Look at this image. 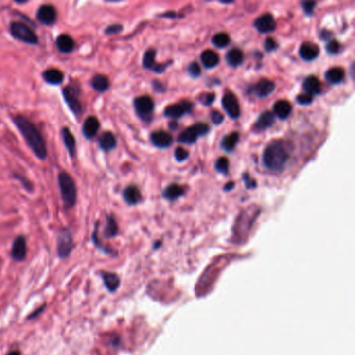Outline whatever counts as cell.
Returning <instances> with one entry per match:
<instances>
[{
    "label": "cell",
    "instance_id": "cell-1",
    "mask_svg": "<svg viewBox=\"0 0 355 355\" xmlns=\"http://www.w3.org/2000/svg\"><path fill=\"white\" fill-rule=\"evenodd\" d=\"M14 122L21 131L22 136L24 137L27 145L31 147L33 152L40 160H45L47 157V148L38 128L23 116H16L14 118Z\"/></svg>",
    "mask_w": 355,
    "mask_h": 355
},
{
    "label": "cell",
    "instance_id": "cell-2",
    "mask_svg": "<svg viewBox=\"0 0 355 355\" xmlns=\"http://www.w3.org/2000/svg\"><path fill=\"white\" fill-rule=\"evenodd\" d=\"M288 145L284 141H273L264 151L263 162L266 168L272 171L283 170L290 160Z\"/></svg>",
    "mask_w": 355,
    "mask_h": 355
},
{
    "label": "cell",
    "instance_id": "cell-3",
    "mask_svg": "<svg viewBox=\"0 0 355 355\" xmlns=\"http://www.w3.org/2000/svg\"><path fill=\"white\" fill-rule=\"evenodd\" d=\"M58 183H60L61 193L64 204L67 209L73 208L76 203V187L72 177L66 172H62L58 175Z\"/></svg>",
    "mask_w": 355,
    "mask_h": 355
},
{
    "label": "cell",
    "instance_id": "cell-4",
    "mask_svg": "<svg viewBox=\"0 0 355 355\" xmlns=\"http://www.w3.org/2000/svg\"><path fill=\"white\" fill-rule=\"evenodd\" d=\"M209 131L210 127L208 124L199 122L194 124L193 126L187 128L186 130H183L177 140H178V142L181 144L192 145L194 144L199 138H201L208 134Z\"/></svg>",
    "mask_w": 355,
    "mask_h": 355
},
{
    "label": "cell",
    "instance_id": "cell-5",
    "mask_svg": "<svg viewBox=\"0 0 355 355\" xmlns=\"http://www.w3.org/2000/svg\"><path fill=\"white\" fill-rule=\"evenodd\" d=\"M10 29H11V34L15 39L20 40L27 44H32V45L38 44V42H39L38 36L35 34V32L31 27L24 23H20V22H13V23L11 24Z\"/></svg>",
    "mask_w": 355,
    "mask_h": 355
},
{
    "label": "cell",
    "instance_id": "cell-6",
    "mask_svg": "<svg viewBox=\"0 0 355 355\" xmlns=\"http://www.w3.org/2000/svg\"><path fill=\"white\" fill-rule=\"evenodd\" d=\"M134 106L137 115L144 121H150L152 119L154 103L149 96H140L134 101Z\"/></svg>",
    "mask_w": 355,
    "mask_h": 355
},
{
    "label": "cell",
    "instance_id": "cell-7",
    "mask_svg": "<svg viewBox=\"0 0 355 355\" xmlns=\"http://www.w3.org/2000/svg\"><path fill=\"white\" fill-rule=\"evenodd\" d=\"M63 95L72 112L75 115H79L81 113V109H83L81 108V103L79 101V87L76 84L69 85L63 90Z\"/></svg>",
    "mask_w": 355,
    "mask_h": 355
},
{
    "label": "cell",
    "instance_id": "cell-8",
    "mask_svg": "<svg viewBox=\"0 0 355 355\" xmlns=\"http://www.w3.org/2000/svg\"><path fill=\"white\" fill-rule=\"evenodd\" d=\"M74 248L72 234L69 229H63L57 238V254L61 258H67Z\"/></svg>",
    "mask_w": 355,
    "mask_h": 355
},
{
    "label": "cell",
    "instance_id": "cell-9",
    "mask_svg": "<svg viewBox=\"0 0 355 355\" xmlns=\"http://www.w3.org/2000/svg\"><path fill=\"white\" fill-rule=\"evenodd\" d=\"M222 105H223V107L227 115L232 118V119H238L240 117L241 114L240 105L234 94H232L231 92L226 93L223 99H222Z\"/></svg>",
    "mask_w": 355,
    "mask_h": 355
},
{
    "label": "cell",
    "instance_id": "cell-10",
    "mask_svg": "<svg viewBox=\"0 0 355 355\" xmlns=\"http://www.w3.org/2000/svg\"><path fill=\"white\" fill-rule=\"evenodd\" d=\"M192 107H193V106L189 101L183 100L174 103V105L167 106L165 110V116L168 118H172V119H178V118H181L182 116L191 112Z\"/></svg>",
    "mask_w": 355,
    "mask_h": 355
},
{
    "label": "cell",
    "instance_id": "cell-11",
    "mask_svg": "<svg viewBox=\"0 0 355 355\" xmlns=\"http://www.w3.org/2000/svg\"><path fill=\"white\" fill-rule=\"evenodd\" d=\"M36 18L41 22L42 24L50 26L55 23L57 18V13L54 9V6L50 4H45L40 6V9L36 13Z\"/></svg>",
    "mask_w": 355,
    "mask_h": 355
},
{
    "label": "cell",
    "instance_id": "cell-12",
    "mask_svg": "<svg viewBox=\"0 0 355 355\" xmlns=\"http://www.w3.org/2000/svg\"><path fill=\"white\" fill-rule=\"evenodd\" d=\"M254 27L262 34L272 33L275 31L276 22L271 14H264L254 21Z\"/></svg>",
    "mask_w": 355,
    "mask_h": 355
},
{
    "label": "cell",
    "instance_id": "cell-13",
    "mask_svg": "<svg viewBox=\"0 0 355 355\" xmlns=\"http://www.w3.org/2000/svg\"><path fill=\"white\" fill-rule=\"evenodd\" d=\"M26 253H27V247H26L25 238L23 235L17 236V238L15 239V241L13 243L11 256L13 257V260H15V261L22 262V261L25 260Z\"/></svg>",
    "mask_w": 355,
    "mask_h": 355
},
{
    "label": "cell",
    "instance_id": "cell-14",
    "mask_svg": "<svg viewBox=\"0 0 355 355\" xmlns=\"http://www.w3.org/2000/svg\"><path fill=\"white\" fill-rule=\"evenodd\" d=\"M275 90V84L269 79H262L253 87V93L260 98L268 97Z\"/></svg>",
    "mask_w": 355,
    "mask_h": 355
},
{
    "label": "cell",
    "instance_id": "cell-15",
    "mask_svg": "<svg viewBox=\"0 0 355 355\" xmlns=\"http://www.w3.org/2000/svg\"><path fill=\"white\" fill-rule=\"evenodd\" d=\"M151 142L154 146L159 148H168L172 145L173 138L166 131L158 130L151 134Z\"/></svg>",
    "mask_w": 355,
    "mask_h": 355
},
{
    "label": "cell",
    "instance_id": "cell-16",
    "mask_svg": "<svg viewBox=\"0 0 355 355\" xmlns=\"http://www.w3.org/2000/svg\"><path fill=\"white\" fill-rule=\"evenodd\" d=\"M320 53V49L316 44L313 43H303L300 49H299V54L304 61H314L315 58L318 57Z\"/></svg>",
    "mask_w": 355,
    "mask_h": 355
},
{
    "label": "cell",
    "instance_id": "cell-17",
    "mask_svg": "<svg viewBox=\"0 0 355 355\" xmlns=\"http://www.w3.org/2000/svg\"><path fill=\"white\" fill-rule=\"evenodd\" d=\"M100 127L99 120L96 117H89L86 119L84 126H83V135L87 139H92L96 136Z\"/></svg>",
    "mask_w": 355,
    "mask_h": 355
},
{
    "label": "cell",
    "instance_id": "cell-18",
    "mask_svg": "<svg viewBox=\"0 0 355 355\" xmlns=\"http://www.w3.org/2000/svg\"><path fill=\"white\" fill-rule=\"evenodd\" d=\"M155 50L154 49H149L146 51V53L144 55V60H143V65L144 67L147 69H150L157 73H161L165 71V66L158 64L155 62Z\"/></svg>",
    "mask_w": 355,
    "mask_h": 355
},
{
    "label": "cell",
    "instance_id": "cell-19",
    "mask_svg": "<svg viewBox=\"0 0 355 355\" xmlns=\"http://www.w3.org/2000/svg\"><path fill=\"white\" fill-rule=\"evenodd\" d=\"M303 89H304L305 93L310 96L320 94L322 91L321 81L319 80V78H317L314 75L308 76L307 78H305L304 83H303Z\"/></svg>",
    "mask_w": 355,
    "mask_h": 355
},
{
    "label": "cell",
    "instance_id": "cell-20",
    "mask_svg": "<svg viewBox=\"0 0 355 355\" xmlns=\"http://www.w3.org/2000/svg\"><path fill=\"white\" fill-rule=\"evenodd\" d=\"M123 198L129 205H136L141 201L142 195L136 186H129L124 190Z\"/></svg>",
    "mask_w": 355,
    "mask_h": 355
},
{
    "label": "cell",
    "instance_id": "cell-21",
    "mask_svg": "<svg viewBox=\"0 0 355 355\" xmlns=\"http://www.w3.org/2000/svg\"><path fill=\"white\" fill-rule=\"evenodd\" d=\"M56 47L63 53H69L75 47V43L69 35H61L56 39Z\"/></svg>",
    "mask_w": 355,
    "mask_h": 355
},
{
    "label": "cell",
    "instance_id": "cell-22",
    "mask_svg": "<svg viewBox=\"0 0 355 355\" xmlns=\"http://www.w3.org/2000/svg\"><path fill=\"white\" fill-rule=\"evenodd\" d=\"M273 109H274V114L279 118V119L284 120L290 116L292 112V105L286 100H279L275 103Z\"/></svg>",
    "mask_w": 355,
    "mask_h": 355
},
{
    "label": "cell",
    "instance_id": "cell-23",
    "mask_svg": "<svg viewBox=\"0 0 355 355\" xmlns=\"http://www.w3.org/2000/svg\"><path fill=\"white\" fill-rule=\"evenodd\" d=\"M325 78L328 81L329 84L332 85H337L341 84L345 78V71L341 67H334L327 70L325 73Z\"/></svg>",
    "mask_w": 355,
    "mask_h": 355
},
{
    "label": "cell",
    "instance_id": "cell-24",
    "mask_svg": "<svg viewBox=\"0 0 355 355\" xmlns=\"http://www.w3.org/2000/svg\"><path fill=\"white\" fill-rule=\"evenodd\" d=\"M275 122V117L271 112L263 113L254 124L256 130H266L271 127Z\"/></svg>",
    "mask_w": 355,
    "mask_h": 355
},
{
    "label": "cell",
    "instance_id": "cell-25",
    "mask_svg": "<svg viewBox=\"0 0 355 355\" xmlns=\"http://www.w3.org/2000/svg\"><path fill=\"white\" fill-rule=\"evenodd\" d=\"M101 276L103 279V284H105L106 287L109 292H115L118 290V287L120 285V278L118 277L117 274L110 272H103Z\"/></svg>",
    "mask_w": 355,
    "mask_h": 355
},
{
    "label": "cell",
    "instance_id": "cell-26",
    "mask_svg": "<svg viewBox=\"0 0 355 355\" xmlns=\"http://www.w3.org/2000/svg\"><path fill=\"white\" fill-rule=\"evenodd\" d=\"M43 78L49 85H60L64 80V73L58 69H48L43 73Z\"/></svg>",
    "mask_w": 355,
    "mask_h": 355
},
{
    "label": "cell",
    "instance_id": "cell-27",
    "mask_svg": "<svg viewBox=\"0 0 355 355\" xmlns=\"http://www.w3.org/2000/svg\"><path fill=\"white\" fill-rule=\"evenodd\" d=\"M201 62H202V65L204 66L205 68L211 69V68L216 67V66L220 62V58H219V55L216 53H214L213 50L208 49V50H205L202 53Z\"/></svg>",
    "mask_w": 355,
    "mask_h": 355
},
{
    "label": "cell",
    "instance_id": "cell-28",
    "mask_svg": "<svg viewBox=\"0 0 355 355\" xmlns=\"http://www.w3.org/2000/svg\"><path fill=\"white\" fill-rule=\"evenodd\" d=\"M62 136H63V140H64V144L67 148V150L70 154L71 158H74L75 155V150H76V142L75 139H74L72 132L70 131L69 128H63L62 129Z\"/></svg>",
    "mask_w": 355,
    "mask_h": 355
},
{
    "label": "cell",
    "instance_id": "cell-29",
    "mask_svg": "<svg viewBox=\"0 0 355 355\" xmlns=\"http://www.w3.org/2000/svg\"><path fill=\"white\" fill-rule=\"evenodd\" d=\"M99 146L105 151L113 150L117 146V140L112 132L106 131L99 139Z\"/></svg>",
    "mask_w": 355,
    "mask_h": 355
},
{
    "label": "cell",
    "instance_id": "cell-30",
    "mask_svg": "<svg viewBox=\"0 0 355 355\" xmlns=\"http://www.w3.org/2000/svg\"><path fill=\"white\" fill-rule=\"evenodd\" d=\"M244 61V54L239 48H233L226 54V62L231 67H238Z\"/></svg>",
    "mask_w": 355,
    "mask_h": 355
},
{
    "label": "cell",
    "instance_id": "cell-31",
    "mask_svg": "<svg viewBox=\"0 0 355 355\" xmlns=\"http://www.w3.org/2000/svg\"><path fill=\"white\" fill-rule=\"evenodd\" d=\"M92 87L94 88V90H96L97 92L103 93L108 90L109 80L106 75H103V74H96L92 79Z\"/></svg>",
    "mask_w": 355,
    "mask_h": 355
},
{
    "label": "cell",
    "instance_id": "cell-32",
    "mask_svg": "<svg viewBox=\"0 0 355 355\" xmlns=\"http://www.w3.org/2000/svg\"><path fill=\"white\" fill-rule=\"evenodd\" d=\"M184 193L183 189L178 186V184H170L169 187H167L164 191V193H162V196H164L166 199H168V200H176V199H178L179 197H181Z\"/></svg>",
    "mask_w": 355,
    "mask_h": 355
},
{
    "label": "cell",
    "instance_id": "cell-33",
    "mask_svg": "<svg viewBox=\"0 0 355 355\" xmlns=\"http://www.w3.org/2000/svg\"><path fill=\"white\" fill-rule=\"evenodd\" d=\"M239 139H240V136H239L238 132H231V135L224 137V139L222 140L221 146L225 151L231 152L234 149L236 144H238Z\"/></svg>",
    "mask_w": 355,
    "mask_h": 355
},
{
    "label": "cell",
    "instance_id": "cell-34",
    "mask_svg": "<svg viewBox=\"0 0 355 355\" xmlns=\"http://www.w3.org/2000/svg\"><path fill=\"white\" fill-rule=\"evenodd\" d=\"M118 233V225L113 217H107L106 225L105 228V236L107 239L114 238Z\"/></svg>",
    "mask_w": 355,
    "mask_h": 355
},
{
    "label": "cell",
    "instance_id": "cell-35",
    "mask_svg": "<svg viewBox=\"0 0 355 355\" xmlns=\"http://www.w3.org/2000/svg\"><path fill=\"white\" fill-rule=\"evenodd\" d=\"M212 42L216 47L224 48L228 46L229 42H231V38H229V36L225 33H219L216 36H213Z\"/></svg>",
    "mask_w": 355,
    "mask_h": 355
},
{
    "label": "cell",
    "instance_id": "cell-36",
    "mask_svg": "<svg viewBox=\"0 0 355 355\" xmlns=\"http://www.w3.org/2000/svg\"><path fill=\"white\" fill-rule=\"evenodd\" d=\"M228 166H229V161L224 157L219 158L216 161V170L219 173L226 174L228 172Z\"/></svg>",
    "mask_w": 355,
    "mask_h": 355
},
{
    "label": "cell",
    "instance_id": "cell-37",
    "mask_svg": "<svg viewBox=\"0 0 355 355\" xmlns=\"http://www.w3.org/2000/svg\"><path fill=\"white\" fill-rule=\"evenodd\" d=\"M326 50L329 54H337L339 53V50H341V44L336 40L328 41L326 45Z\"/></svg>",
    "mask_w": 355,
    "mask_h": 355
},
{
    "label": "cell",
    "instance_id": "cell-38",
    "mask_svg": "<svg viewBox=\"0 0 355 355\" xmlns=\"http://www.w3.org/2000/svg\"><path fill=\"white\" fill-rule=\"evenodd\" d=\"M174 155H175V159L177 161H184L189 158V152L184 149V148L178 147L175 149Z\"/></svg>",
    "mask_w": 355,
    "mask_h": 355
},
{
    "label": "cell",
    "instance_id": "cell-39",
    "mask_svg": "<svg viewBox=\"0 0 355 355\" xmlns=\"http://www.w3.org/2000/svg\"><path fill=\"white\" fill-rule=\"evenodd\" d=\"M188 72L190 73V75L192 77H198V76H200L201 69H200V67H199V65L196 62H193V63H191L189 65Z\"/></svg>",
    "mask_w": 355,
    "mask_h": 355
},
{
    "label": "cell",
    "instance_id": "cell-40",
    "mask_svg": "<svg viewBox=\"0 0 355 355\" xmlns=\"http://www.w3.org/2000/svg\"><path fill=\"white\" fill-rule=\"evenodd\" d=\"M214 97H216V96L213 93H203L200 97H199V100H200V102L204 106H211L214 100Z\"/></svg>",
    "mask_w": 355,
    "mask_h": 355
},
{
    "label": "cell",
    "instance_id": "cell-41",
    "mask_svg": "<svg viewBox=\"0 0 355 355\" xmlns=\"http://www.w3.org/2000/svg\"><path fill=\"white\" fill-rule=\"evenodd\" d=\"M297 102L300 103L301 106H307L313 102V96H310L306 93L300 94L297 96Z\"/></svg>",
    "mask_w": 355,
    "mask_h": 355
},
{
    "label": "cell",
    "instance_id": "cell-42",
    "mask_svg": "<svg viewBox=\"0 0 355 355\" xmlns=\"http://www.w3.org/2000/svg\"><path fill=\"white\" fill-rule=\"evenodd\" d=\"M277 47H278V44L274 39H273V38L266 39V41H265V49L267 50L268 53L274 51Z\"/></svg>",
    "mask_w": 355,
    "mask_h": 355
},
{
    "label": "cell",
    "instance_id": "cell-43",
    "mask_svg": "<svg viewBox=\"0 0 355 355\" xmlns=\"http://www.w3.org/2000/svg\"><path fill=\"white\" fill-rule=\"evenodd\" d=\"M211 119H212V121H213V124L219 125L222 122H223L224 117H223V115H222L220 112H218V110H213V112L211 113Z\"/></svg>",
    "mask_w": 355,
    "mask_h": 355
},
{
    "label": "cell",
    "instance_id": "cell-44",
    "mask_svg": "<svg viewBox=\"0 0 355 355\" xmlns=\"http://www.w3.org/2000/svg\"><path fill=\"white\" fill-rule=\"evenodd\" d=\"M315 6H316V2H312V1H306V2H302V7H303V11L305 12V14H307L308 16L309 15H312L314 13V10H315Z\"/></svg>",
    "mask_w": 355,
    "mask_h": 355
},
{
    "label": "cell",
    "instance_id": "cell-45",
    "mask_svg": "<svg viewBox=\"0 0 355 355\" xmlns=\"http://www.w3.org/2000/svg\"><path fill=\"white\" fill-rule=\"evenodd\" d=\"M121 31H122V26L120 24H113V25H109L108 27H106V35H116V34H119Z\"/></svg>",
    "mask_w": 355,
    "mask_h": 355
},
{
    "label": "cell",
    "instance_id": "cell-46",
    "mask_svg": "<svg viewBox=\"0 0 355 355\" xmlns=\"http://www.w3.org/2000/svg\"><path fill=\"white\" fill-rule=\"evenodd\" d=\"M243 178H244V181H245V186L247 189H253L256 187V181L251 178L249 174H244Z\"/></svg>",
    "mask_w": 355,
    "mask_h": 355
},
{
    "label": "cell",
    "instance_id": "cell-47",
    "mask_svg": "<svg viewBox=\"0 0 355 355\" xmlns=\"http://www.w3.org/2000/svg\"><path fill=\"white\" fill-rule=\"evenodd\" d=\"M45 307H46V305H43V306H41L39 309H36V312H34V314H32L31 316H29L28 317V319L29 320H31V319H33V318H36V317H38L42 312H44V309H45Z\"/></svg>",
    "mask_w": 355,
    "mask_h": 355
},
{
    "label": "cell",
    "instance_id": "cell-48",
    "mask_svg": "<svg viewBox=\"0 0 355 355\" xmlns=\"http://www.w3.org/2000/svg\"><path fill=\"white\" fill-rule=\"evenodd\" d=\"M233 187H234V182H233V181H231V182H227V184L225 186L224 190H225V191H229V190L233 189Z\"/></svg>",
    "mask_w": 355,
    "mask_h": 355
},
{
    "label": "cell",
    "instance_id": "cell-49",
    "mask_svg": "<svg viewBox=\"0 0 355 355\" xmlns=\"http://www.w3.org/2000/svg\"><path fill=\"white\" fill-rule=\"evenodd\" d=\"M7 355H21V352L19 350H13Z\"/></svg>",
    "mask_w": 355,
    "mask_h": 355
}]
</instances>
